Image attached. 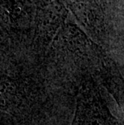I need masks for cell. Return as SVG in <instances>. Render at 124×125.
<instances>
[{"label":"cell","instance_id":"6da1fadb","mask_svg":"<svg viewBox=\"0 0 124 125\" xmlns=\"http://www.w3.org/2000/svg\"><path fill=\"white\" fill-rule=\"evenodd\" d=\"M15 93V86L7 78H0V107H6L11 102Z\"/></svg>","mask_w":124,"mask_h":125}]
</instances>
